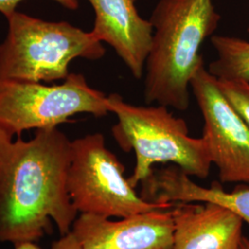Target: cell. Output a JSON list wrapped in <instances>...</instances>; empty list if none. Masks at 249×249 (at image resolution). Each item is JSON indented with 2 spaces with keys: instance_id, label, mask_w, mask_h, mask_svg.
<instances>
[{
  "instance_id": "obj_1",
  "label": "cell",
  "mask_w": 249,
  "mask_h": 249,
  "mask_svg": "<svg viewBox=\"0 0 249 249\" xmlns=\"http://www.w3.org/2000/svg\"><path fill=\"white\" fill-rule=\"evenodd\" d=\"M0 126V242L39 240L71 231L78 212L68 192L72 142L57 127L24 141Z\"/></svg>"
},
{
  "instance_id": "obj_2",
  "label": "cell",
  "mask_w": 249,
  "mask_h": 249,
  "mask_svg": "<svg viewBox=\"0 0 249 249\" xmlns=\"http://www.w3.org/2000/svg\"><path fill=\"white\" fill-rule=\"evenodd\" d=\"M221 19L213 0H160L149 19L152 38L144 71V97L186 111L190 83L204 63L200 49Z\"/></svg>"
},
{
  "instance_id": "obj_3",
  "label": "cell",
  "mask_w": 249,
  "mask_h": 249,
  "mask_svg": "<svg viewBox=\"0 0 249 249\" xmlns=\"http://www.w3.org/2000/svg\"><path fill=\"white\" fill-rule=\"evenodd\" d=\"M107 98L110 113L117 118L112 128L116 142L136 154L133 174L127 178L132 187L151 176L155 163H173L189 177H209L213 162L204 139L190 137L187 122L173 116L168 107L135 106L117 93Z\"/></svg>"
},
{
  "instance_id": "obj_4",
  "label": "cell",
  "mask_w": 249,
  "mask_h": 249,
  "mask_svg": "<svg viewBox=\"0 0 249 249\" xmlns=\"http://www.w3.org/2000/svg\"><path fill=\"white\" fill-rule=\"evenodd\" d=\"M7 19L8 34L0 45V80H65L75 58L97 60L106 53L91 32L67 21H46L18 11Z\"/></svg>"
},
{
  "instance_id": "obj_5",
  "label": "cell",
  "mask_w": 249,
  "mask_h": 249,
  "mask_svg": "<svg viewBox=\"0 0 249 249\" xmlns=\"http://www.w3.org/2000/svg\"><path fill=\"white\" fill-rule=\"evenodd\" d=\"M124 173V165L107 149L102 134L73 141L67 187L78 213L120 219L175 205L151 202L139 196Z\"/></svg>"
},
{
  "instance_id": "obj_6",
  "label": "cell",
  "mask_w": 249,
  "mask_h": 249,
  "mask_svg": "<svg viewBox=\"0 0 249 249\" xmlns=\"http://www.w3.org/2000/svg\"><path fill=\"white\" fill-rule=\"evenodd\" d=\"M82 113L101 117L110 111L107 95L91 88L81 74L71 73L56 85L0 80V126L16 137L57 127Z\"/></svg>"
},
{
  "instance_id": "obj_7",
  "label": "cell",
  "mask_w": 249,
  "mask_h": 249,
  "mask_svg": "<svg viewBox=\"0 0 249 249\" xmlns=\"http://www.w3.org/2000/svg\"><path fill=\"white\" fill-rule=\"evenodd\" d=\"M190 89L204 119L202 138L220 180L249 184V127L223 96L204 63L191 80Z\"/></svg>"
},
{
  "instance_id": "obj_8",
  "label": "cell",
  "mask_w": 249,
  "mask_h": 249,
  "mask_svg": "<svg viewBox=\"0 0 249 249\" xmlns=\"http://www.w3.org/2000/svg\"><path fill=\"white\" fill-rule=\"evenodd\" d=\"M172 208L134 214L118 221L80 214L71 231L83 249H173Z\"/></svg>"
},
{
  "instance_id": "obj_9",
  "label": "cell",
  "mask_w": 249,
  "mask_h": 249,
  "mask_svg": "<svg viewBox=\"0 0 249 249\" xmlns=\"http://www.w3.org/2000/svg\"><path fill=\"white\" fill-rule=\"evenodd\" d=\"M94 11L90 31L102 43L112 46L135 79L144 76L152 26L136 8V0H88Z\"/></svg>"
},
{
  "instance_id": "obj_10",
  "label": "cell",
  "mask_w": 249,
  "mask_h": 249,
  "mask_svg": "<svg viewBox=\"0 0 249 249\" xmlns=\"http://www.w3.org/2000/svg\"><path fill=\"white\" fill-rule=\"evenodd\" d=\"M173 249H239L243 220L213 202H176Z\"/></svg>"
},
{
  "instance_id": "obj_11",
  "label": "cell",
  "mask_w": 249,
  "mask_h": 249,
  "mask_svg": "<svg viewBox=\"0 0 249 249\" xmlns=\"http://www.w3.org/2000/svg\"><path fill=\"white\" fill-rule=\"evenodd\" d=\"M212 45L217 58L208 71L218 80H241L249 82V42L232 36H213Z\"/></svg>"
},
{
  "instance_id": "obj_12",
  "label": "cell",
  "mask_w": 249,
  "mask_h": 249,
  "mask_svg": "<svg viewBox=\"0 0 249 249\" xmlns=\"http://www.w3.org/2000/svg\"><path fill=\"white\" fill-rule=\"evenodd\" d=\"M216 80L223 96L249 127V82L241 80Z\"/></svg>"
},
{
  "instance_id": "obj_13",
  "label": "cell",
  "mask_w": 249,
  "mask_h": 249,
  "mask_svg": "<svg viewBox=\"0 0 249 249\" xmlns=\"http://www.w3.org/2000/svg\"><path fill=\"white\" fill-rule=\"evenodd\" d=\"M212 199L214 203L238 215L243 222L249 225V187H237L231 192L221 187L214 191Z\"/></svg>"
},
{
  "instance_id": "obj_14",
  "label": "cell",
  "mask_w": 249,
  "mask_h": 249,
  "mask_svg": "<svg viewBox=\"0 0 249 249\" xmlns=\"http://www.w3.org/2000/svg\"><path fill=\"white\" fill-rule=\"evenodd\" d=\"M51 249H83L77 237L71 231L61 235L58 240L52 244Z\"/></svg>"
},
{
  "instance_id": "obj_15",
  "label": "cell",
  "mask_w": 249,
  "mask_h": 249,
  "mask_svg": "<svg viewBox=\"0 0 249 249\" xmlns=\"http://www.w3.org/2000/svg\"><path fill=\"white\" fill-rule=\"evenodd\" d=\"M24 0H0V13H2L6 18L10 17L14 12L17 11V7L20 2ZM54 2L67 8L66 0H53Z\"/></svg>"
},
{
  "instance_id": "obj_16",
  "label": "cell",
  "mask_w": 249,
  "mask_h": 249,
  "mask_svg": "<svg viewBox=\"0 0 249 249\" xmlns=\"http://www.w3.org/2000/svg\"><path fill=\"white\" fill-rule=\"evenodd\" d=\"M14 249H41L35 242L33 241H25L18 242L14 244Z\"/></svg>"
},
{
  "instance_id": "obj_17",
  "label": "cell",
  "mask_w": 249,
  "mask_h": 249,
  "mask_svg": "<svg viewBox=\"0 0 249 249\" xmlns=\"http://www.w3.org/2000/svg\"><path fill=\"white\" fill-rule=\"evenodd\" d=\"M67 2V9L75 10L79 7V0H66Z\"/></svg>"
},
{
  "instance_id": "obj_18",
  "label": "cell",
  "mask_w": 249,
  "mask_h": 249,
  "mask_svg": "<svg viewBox=\"0 0 249 249\" xmlns=\"http://www.w3.org/2000/svg\"><path fill=\"white\" fill-rule=\"evenodd\" d=\"M240 249H249V239L243 236L240 243Z\"/></svg>"
},
{
  "instance_id": "obj_19",
  "label": "cell",
  "mask_w": 249,
  "mask_h": 249,
  "mask_svg": "<svg viewBox=\"0 0 249 249\" xmlns=\"http://www.w3.org/2000/svg\"><path fill=\"white\" fill-rule=\"evenodd\" d=\"M248 32H249V29H248Z\"/></svg>"
},
{
  "instance_id": "obj_20",
  "label": "cell",
  "mask_w": 249,
  "mask_h": 249,
  "mask_svg": "<svg viewBox=\"0 0 249 249\" xmlns=\"http://www.w3.org/2000/svg\"></svg>"
}]
</instances>
